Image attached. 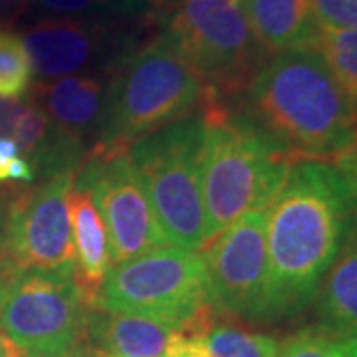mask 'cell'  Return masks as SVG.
I'll list each match as a JSON object with an SVG mask.
<instances>
[{"instance_id": "6da1fadb", "label": "cell", "mask_w": 357, "mask_h": 357, "mask_svg": "<svg viewBox=\"0 0 357 357\" xmlns=\"http://www.w3.org/2000/svg\"><path fill=\"white\" fill-rule=\"evenodd\" d=\"M357 218V195L337 167L296 161L268 206V321L314 300Z\"/></svg>"}, {"instance_id": "7a4b0ae2", "label": "cell", "mask_w": 357, "mask_h": 357, "mask_svg": "<svg viewBox=\"0 0 357 357\" xmlns=\"http://www.w3.org/2000/svg\"><path fill=\"white\" fill-rule=\"evenodd\" d=\"M250 119L284 155L333 165L357 145V107L314 48L270 56L244 89Z\"/></svg>"}, {"instance_id": "3957f363", "label": "cell", "mask_w": 357, "mask_h": 357, "mask_svg": "<svg viewBox=\"0 0 357 357\" xmlns=\"http://www.w3.org/2000/svg\"><path fill=\"white\" fill-rule=\"evenodd\" d=\"M206 88L165 32L133 52L103 93L93 151H129L135 143L203 105Z\"/></svg>"}, {"instance_id": "277c9868", "label": "cell", "mask_w": 357, "mask_h": 357, "mask_svg": "<svg viewBox=\"0 0 357 357\" xmlns=\"http://www.w3.org/2000/svg\"><path fill=\"white\" fill-rule=\"evenodd\" d=\"M203 203L206 244L252 211L268 208L292 161L246 117L204 102ZM204 244V246H206Z\"/></svg>"}, {"instance_id": "5b68a950", "label": "cell", "mask_w": 357, "mask_h": 357, "mask_svg": "<svg viewBox=\"0 0 357 357\" xmlns=\"http://www.w3.org/2000/svg\"><path fill=\"white\" fill-rule=\"evenodd\" d=\"M203 145V115H191L129 149L167 243L189 252L203 250L206 244Z\"/></svg>"}, {"instance_id": "8992f818", "label": "cell", "mask_w": 357, "mask_h": 357, "mask_svg": "<svg viewBox=\"0 0 357 357\" xmlns=\"http://www.w3.org/2000/svg\"><path fill=\"white\" fill-rule=\"evenodd\" d=\"M167 13L165 34L204 82V102L244 91L270 58L236 0H173Z\"/></svg>"}, {"instance_id": "52a82bcc", "label": "cell", "mask_w": 357, "mask_h": 357, "mask_svg": "<svg viewBox=\"0 0 357 357\" xmlns=\"http://www.w3.org/2000/svg\"><path fill=\"white\" fill-rule=\"evenodd\" d=\"M208 304L213 302L203 256L161 246L112 266L98 310L185 324Z\"/></svg>"}, {"instance_id": "ba28073f", "label": "cell", "mask_w": 357, "mask_h": 357, "mask_svg": "<svg viewBox=\"0 0 357 357\" xmlns=\"http://www.w3.org/2000/svg\"><path fill=\"white\" fill-rule=\"evenodd\" d=\"M74 183L76 171L58 173L18 191L8 203L0 230V258L14 274L48 272L74 278L76 248L68 211Z\"/></svg>"}, {"instance_id": "9c48e42d", "label": "cell", "mask_w": 357, "mask_h": 357, "mask_svg": "<svg viewBox=\"0 0 357 357\" xmlns=\"http://www.w3.org/2000/svg\"><path fill=\"white\" fill-rule=\"evenodd\" d=\"M0 330L26 357H68L88 335V314L74 278L20 272L0 310Z\"/></svg>"}, {"instance_id": "30bf717a", "label": "cell", "mask_w": 357, "mask_h": 357, "mask_svg": "<svg viewBox=\"0 0 357 357\" xmlns=\"http://www.w3.org/2000/svg\"><path fill=\"white\" fill-rule=\"evenodd\" d=\"M91 195L109 238L112 264L169 246L129 151H93L74 183Z\"/></svg>"}, {"instance_id": "8fae6325", "label": "cell", "mask_w": 357, "mask_h": 357, "mask_svg": "<svg viewBox=\"0 0 357 357\" xmlns=\"http://www.w3.org/2000/svg\"><path fill=\"white\" fill-rule=\"evenodd\" d=\"M268 208L252 211L203 248L215 310L268 321Z\"/></svg>"}, {"instance_id": "7c38bea8", "label": "cell", "mask_w": 357, "mask_h": 357, "mask_svg": "<svg viewBox=\"0 0 357 357\" xmlns=\"http://www.w3.org/2000/svg\"><path fill=\"white\" fill-rule=\"evenodd\" d=\"M88 337L112 357H167L185 344L183 324L107 310H91Z\"/></svg>"}, {"instance_id": "4fadbf2b", "label": "cell", "mask_w": 357, "mask_h": 357, "mask_svg": "<svg viewBox=\"0 0 357 357\" xmlns=\"http://www.w3.org/2000/svg\"><path fill=\"white\" fill-rule=\"evenodd\" d=\"M68 211L76 248L74 284L86 310H98L103 280L114 266L107 230L91 195L82 187H72L68 195Z\"/></svg>"}, {"instance_id": "5bb4252c", "label": "cell", "mask_w": 357, "mask_h": 357, "mask_svg": "<svg viewBox=\"0 0 357 357\" xmlns=\"http://www.w3.org/2000/svg\"><path fill=\"white\" fill-rule=\"evenodd\" d=\"M22 44L38 77H66L91 60L96 32L79 20H46L34 26L22 38Z\"/></svg>"}, {"instance_id": "9a60e30c", "label": "cell", "mask_w": 357, "mask_h": 357, "mask_svg": "<svg viewBox=\"0 0 357 357\" xmlns=\"http://www.w3.org/2000/svg\"><path fill=\"white\" fill-rule=\"evenodd\" d=\"M255 32L270 54L314 48L319 24L310 0H236Z\"/></svg>"}, {"instance_id": "2e32d148", "label": "cell", "mask_w": 357, "mask_h": 357, "mask_svg": "<svg viewBox=\"0 0 357 357\" xmlns=\"http://www.w3.org/2000/svg\"><path fill=\"white\" fill-rule=\"evenodd\" d=\"M318 330L349 340L357 335V218L314 296Z\"/></svg>"}, {"instance_id": "e0dca14e", "label": "cell", "mask_w": 357, "mask_h": 357, "mask_svg": "<svg viewBox=\"0 0 357 357\" xmlns=\"http://www.w3.org/2000/svg\"><path fill=\"white\" fill-rule=\"evenodd\" d=\"M44 107L52 123L64 135L82 143L102 114L103 86L98 77L66 76L42 88Z\"/></svg>"}, {"instance_id": "ac0fdd59", "label": "cell", "mask_w": 357, "mask_h": 357, "mask_svg": "<svg viewBox=\"0 0 357 357\" xmlns=\"http://www.w3.org/2000/svg\"><path fill=\"white\" fill-rule=\"evenodd\" d=\"M314 50L326 60L337 84L357 107V30L319 26Z\"/></svg>"}, {"instance_id": "d6986e66", "label": "cell", "mask_w": 357, "mask_h": 357, "mask_svg": "<svg viewBox=\"0 0 357 357\" xmlns=\"http://www.w3.org/2000/svg\"><path fill=\"white\" fill-rule=\"evenodd\" d=\"M206 357H276L280 342L272 335L232 326H213L197 342Z\"/></svg>"}, {"instance_id": "ffe728a7", "label": "cell", "mask_w": 357, "mask_h": 357, "mask_svg": "<svg viewBox=\"0 0 357 357\" xmlns=\"http://www.w3.org/2000/svg\"><path fill=\"white\" fill-rule=\"evenodd\" d=\"M32 66L22 38L0 30V98H20L30 86Z\"/></svg>"}, {"instance_id": "44dd1931", "label": "cell", "mask_w": 357, "mask_h": 357, "mask_svg": "<svg viewBox=\"0 0 357 357\" xmlns=\"http://www.w3.org/2000/svg\"><path fill=\"white\" fill-rule=\"evenodd\" d=\"M276 357H347V340L321 330H306L288 337Z\"/></svg>"}, {"instance_id": "7402d4cb", "label": "cell", "mask_w": 357, "mask_h": 357, "mask_svg": "<svg viewBox=\"0 0 357 357\" xmlns=\"http://www.w3.org/2000/svg\"><path fill=\"white\" fill-rule=\"evenodd\" d=\"M319 26L333 30H357V0H310Z\"/></svg>"}, {"instance_id": "603a6c76", "label": "cell", "mask_w": 357, "mask_h": 357, "mask_svg": "<svg viewBox=\"0 0 357 357\" xmlns=\"http://www.w3.org/2000/svg\"><path fill=\"white\" fill-rule=\"evenodd\" d=\"M28 102L20 98H0V139H13Z\"/></svg>"}, {"instance_id": "cb8c5ba5", "label": "cell", "mask_w": 357, "mask_h": 357, "mask_svg": "<svg viewBox=\"0 0 357 357\" xmlns=\"http://www.w3.org/2000/svg\"><path fill=\"white\" fill-rule=\"evenodd\" d=\"M42 6L50 8L54 13L60 14H77L100 8L103 4H107L109 0H38Z\"/></svg>"}, {"instance_id": "d4e9b609", "label": "cell", "mask_w": 357, "mask_h": 357, "mask_svg": "<svg viewBox=\"0 0 357 357\" xmlns=\"http://www.w3.org/2000/svg\"><path fill=\"white\" fill-rule=\"evenodd\" d=\"M16 157H22L16 141L8 139V137L0 139V183L10 181V165Z\"/></svg>"}, {"instance_id": "484cf974", "label": "cell", "mask_w": 357, "mask_h": 357, "mask_svg": "<svg viewBox=\"0 0 357 357\" xmlns=\"http://www.w3.org/2000/svg\"><path fill=\"white\" fill-rule=\"evenodd\" d=\"M333 167H337L342 173H344L347 181L351 183V187H354V191L357 195V145L349 151V153H345L342 159H337Z\"/></svg>"}, {"instance_id": "4316f807", "label": "cell", "mask_w": 357, "mask_h": 357, "mask_svg": "<svg viewBox=\"0 0 357 357\" xmlns=\"http://www.w3.org/2000/svg\"><path fill=\"white\" fill-rule=\"evenodd\" d=\"M0 357H26L22 349L0 332Z\"/></svg>"}, {"instance_id": "83f0119b", "label": "cell", "mask_w": 357, "mask_h": 357, "mask_svg": "<svg viewBox=\"0 0 357 357\" xmlns=\"http://www.w3.org/2000/svg\"><path fill=\"white\" fill-rule=\"evenodd\" d=\"M167 357H206V356H204L203 349H201L197 344H187V342H185V344L178 345L177 349H175L171 356H167Z\"/></svg>"}, {"instance_id": "f1b7e54d", "label": "cell", "mask_w": 357, "mask_h": 357, "mask_svg": "<svg viewBox=\"0 0 357 357\" xmlns=\"http://www.w3.org/2000/svg\"><path fill=\"white\" fill-rule=\"evenodd\" d=\"M14 274L10 270H0V310H2V304H4V298H6V292H8V286L13 282Z\"/></svg>"}, {"instance_id": "f546056e", "label": "cell", "mask_w": 357, "mask_h": 357, "mask_svg": "<svg viewBox=\"0 0 357 357\" xmlns=\"http://www.w3.org/2000/svg\"><path fill=\"white\" fill-rule=\"evenodd\" d=\"M28 0H0V13H8V10H20Z\"/></svg>"}, {"instance_id": "4dcf8cb0", "label": "cell", "mask_w": 357, "mask_h": 357, "mask_svg": "<svg viewBox=\"0 0 357 357\" xmlns=\"http://www.w3.org/2000/svg\"><path fill=\"white\" fill-rule=\"evenodd\" d=\"M347 357H357V335L347 340Z\"/></svg>"}, {"instance_id": "1f68e13d", "label": "cell", "mask_w": 357, "mask_h": 357, "mask_svg": "<svg viewBox=\"0 0 357 357\" xmlns=\"http://www.w3.org/2000/svg\"><path fill=\"white\" fill-rule=\"evenodd\" d=\"M0 270H8V268L4 266V262H2V258H0ZM10 272H13V270H10ZM14 274V272H13ZM14 276H16V274H14Z\"/></svg>"}, {"instance_id": "d6a6232c", "label": "cell", "mask_w": 357, "mask_h": 357, "mask_svg": "<svg viewBox=\"0 0 357 357\" xmlns=\"http://www.w3.org/2000/svg\"><path fill=\"white\" fill-rule=\"evenodd\" d=\"M103 357H112V356H103Z\"/></svg>"}]
</instances>
